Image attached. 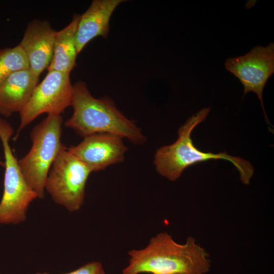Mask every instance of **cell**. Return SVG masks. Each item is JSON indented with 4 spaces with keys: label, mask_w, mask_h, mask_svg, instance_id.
I'll use <instances>...</instances> for the list:
<instances>
[{
    "label": "cell",
    "mask_w": 274,
    "mask_h": 274,
    "mask_svg": "<svg viewBox=\"0 0 274 274\" xmlns=\"http://www.w3.org/2000/svg\"><path fill=\"white\" fill-rule=\"evenodd\" d=\"M128 255L129 264L123 274H204L211 267L208 254L193 237L180 244L166 232L152 237L145 248L129 251Z\"/></svg>",
    "instance_id": "1"
},
{
    "label": "cell",
    "mask_w": 274,
    "mask_h": 274,
    "mask_svg": "<svg viewBox=\"0 0 274 274\" xmlns=\"http://www.w3.org/2000/svg\"><path fill=\"white\" fill-rule=\"evenodd\" d=\"M71 106L74 112L64 125L85 138L97 133H111L126 138L135 145H143L146 138L133 121L126 118L108 97L96 98L86 84L73 85Z\"/></svg>",
    "instance_id": "2"
},
{
    "label": "cell",
    "mask_w": 274,
    "mask_h": 274,
    "mask_svg": "<svg viewBox=\"0 0 274 274\" xmlns=\"http://www.w3.org/2000/svg\"><path fill=\"white\" fill-rule=\"evenodd\" d=\"M210 110V107L203 108L190 117L178 129V138L175 143L156 150L154 164L157 172L168 180L175 181L189 166L210 160L224 159L236 167L242 182L249 185L254 173L249 161L228 155L226 151L217 154L204 152L194 146L191 138L192 132L206 120Z\"/></svg>",
    "instance_id": "3"
},
{
    "label": "cell",
    "mask_w": 274,
    "mask_h": 274,
    "mask_svg": "<svg viewBox=\"0 0 274 274\" xmlns=\"http://www.w3.org/2000/svg\"><path fill=\"white\" fill-rule=\"evenodd\" d=\"M62 122L60 115H48L31 130V147L26 155L18 160L26 182L39 198L44 197L46 178L63 145L60 141Z\"/></svg>",
    "instance_id": "4"
},
{
    "label": "cell",
    "mask_w": 274,
    "mask_h": 274,
    "mask_svg": "<svg viewBox=\"0 0 274 274\" xmlns=\"http://www.w3.org/2000/svg\"><path fill=\"white\" fill-rule=\"evenodd\" d=\"M13 134L10 124L0 117V139L5 156L4 192L0 202V224L24 222L30 203L38 195L27 185L9 144Z\"/></svg>",
    "instance_id": "5"
},
{
    "label": "cell",
    "mask_w": 274,
    "mask_h": 274,
    "mask_svg": "<svg viewBox=\"0 0 274 274\" xmlns=\"http://www.w3.org/2000/svg\"><path fill=\"white\" fill-rule=\"evenodd\" d=\"M91 169L62 145L48 173L45 190L56 203L77 211L84 203Z\"/></svg>",
    "instance_id": "6"
},
{
    "label": "cell",
    "mask_w": 274,
    "mask_h": 274,
    "mask_svg": "<svg viewBox=\"0 0 274 274\" xmlns=\"http://www.w3.org/2000/svg\"><path fill=\"white\" fill-rule=\"evenodd\" d=\"M73 85L70 75L48 71L43 80L37 85L28 102L19 112L20 123L15 139L20 131L40 115H60L71 106Z\"/></svg>",
    "instance_id": "7"
},
{
    "label": "cell",
    "mask_w": 274,
    "mask_h": 274,
    "mask_svg": "<svg viewBox=\"0 0 274 274\" xmlns=\"http://www.w3.org/2000/svg\"><path fill=\"white\" fill-rule=\"evenodd\" d=\"M224 66L243 85L244 96L249 92L256 93L265 120L269 123L262 93L266 82L274 72V44L271 42L266 47L257 46L243 56L228 58Z\"/></svg>",
    "instance_id": "8"
},
{
    "label": "cell",
    "mask_w": 274,
    "mask_h": 274,
    "mask_svg": "<svg viewBox=\"0 0 274 274\" xmlns=\"http://www.w3.org/2000/svg\"><path fill=\"white\" fill-rule=\"evenodd\" d=\"M123 139L111 133H94L84 138L80 143L67 149L92 172H98L123 161L128 149Z\"/></svg>",
    "instance_id": "9"
},
{
    "label": "cell",
    "mask_w": 274,
    "mask_h": 274,
    "mask_svg": "<svg viewBox=\"0 0 274 274\" xmlns=\"http://www.w3.org/2000/svg\"><path fill=\"white\" fill-rule=\"evenodd\" d=\"M56 32L48 21L34 20L27 24L19 44L27 56L29 68L38 77L50 63Z\"/></svg>",
    "instance_id": "10"
},
{
    "label": "cell",
    "mask_w": 274,
    "mask_h": 274,
    "mask_svg": "<svg viewBox=\"0 0 274 274\" xmlns=\"http://www.w3.org/2000/svg\"><path fill=\"white\" fill-rule=\"evenodd\" d=\"M123 0H93L88 9L80 16L76 34L78 53L94 38L106 39L109 32L111 16Z\"/></svg>",
    "instance_id": "11"
},
{
    "label": "cell",
    "mask_w": 274,
    "mask_h": 274,
    "mask_svg": "<svg viewBox=\"0 0 274 274\" xmlns=\"http://www.w3.org/2000/svg\"><path fill=\"white\" fill-rule=\"evenodd\" d=\"M39 77L29 68L13 73L0 84V114L6 117L20 112L38 85Z\"/></svg>",
    "instance_id": "12"
},
{
    "label": "cell",
    "mask_w": 274,
    "mask_h": 274,
    "mask_svg": "<svg viewBox=\"0 0 274 274\" xmlns=\"http://www.w3.org/2000/svg\"><path fill=\"white\" fill-rule=\"evenodd\" d=\"M80 15H74L71 22L57 31L53 55L48 71H54L68 75L76 65L77 54L75 39Z\"/></svg>",
    "instance_id": "13"
},
{
    "label": "cell",
    "mask_w": 274,
    "mask_h": 274,
    "mask_svg": "<svg viewBox=\"0 0 274 274\" xmlns=\"http://www.w3.org/2000/svg\"><path fill=\"white\" fill-rule=\"evenodd\" d=\"M27 68V56L19 44L12 48L0 49V84L13 73Z\"/></svg>",
    "instance_id": "14"
},
{
    "label": "cell",
    "mask_w": 274,
    "mask_h": 274,
    "mask_svg": "<svg viewBox=\"0 0 274 274\" xmlns=\"http://www.w3.org/2000/svg\"><path fill=\"white\" fill-rule=\"evenodd\" d=\"M35 274H51L47 272H37ZM63 274H105L102 266L100 262H91L78 269Z\"/></svg>",
    "instance_id": "15"
},
{
    "label": "cell",
    "mask_w": 274,
    "mask_h": 274,
    "mask_svg": "<svg viewBox=\"0 0 274 274\" xmlns=\"http://www.w3.org/2000/svg\"><path fill=\"white\" fill-rule=\"evenodd\" d=\"M0 165H2L3 166H5V163L3 162H2L1 160H0Z\"/></svg>",
    "instance_id": "16"
}]
</instances>
